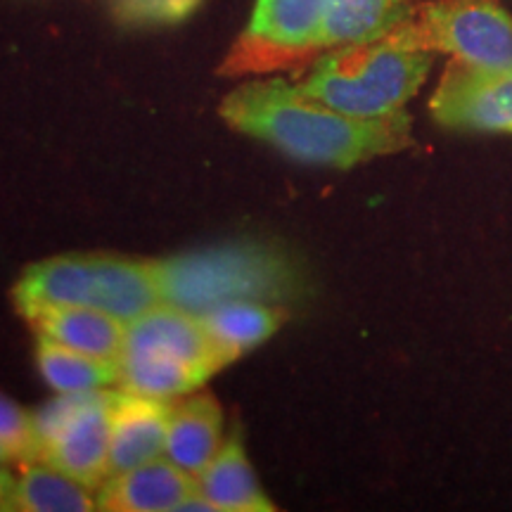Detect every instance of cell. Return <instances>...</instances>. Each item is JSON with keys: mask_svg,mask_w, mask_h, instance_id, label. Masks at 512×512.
I'll return each instance as SVG.
<instances>
[{"mask_svg": "<svg viewBox=\"0 0 512 512\" xmlns=\"http://www.w3.org/2000/svg\"><path fill=\"white\" fill-rule=\"evenodd\" d=\"M223 411L211 392H192L174 401L166 437V458L171 463L200 475L223 444Z\"/></svg>", "mask_w": 512, "mask_h": 512, "instance_id": "obj_14", "label": "cell"}, {"mask_svg": "<svg viewBox=\"0 0 512 512\" xmlns=\"http://www.w3.org/2000/svg\"><path fill=\"white\" fill-rule=\"evenodd\" d=\"M219 114L233 131L275 147L294 162L330 169H354L413 145V119L406 110L377 119L351 117L280 76L240 83L221 100Z\"/></svg>", "mask_w": 512, "mask_h": 512, "instance_id": "obj_1", "label": "cell"}, {"mask_svg": "<svg viewBox=\"0 0 512 512\" xmlns=\"http://www.w3.org/2000/svg\"><path fill=\"white\" fill-rule=\"evenodd\" d=\"M119 389H95L55 434L43 441L38 460L50 463L98 491L110 477L112 406Z\"/></svg>", "mask_w": 512, "mask_h": 512, "instance_id": "obj_8", "label": "cell"}, {"mask_svg": "<svg viewBox=\"0 0 512 512\" xmlns=\"http://www.w3.org/2000/svg\"><path fill=\"white\" fill-rule=\"evenodd\" d=\"M12 304L22 318L46 306H93L131 323L164 302L152 259L62 254L24 268Z\"/></svg>", "mask_w": 512, "mask_h": 512, "instance_id": "obj_4", "label": "cell"}, {"mask_svg": "<svg viewBox=\"0 0 512 512\" xmlns=\"http://www.w3.org/2000/svg\"><path fill=\"white\" fill-rule=\"evenodd\" d=\"M171 408L174 401L150 399L119 389L112 406L110 477L157 458H166Z\"/></svg>", "mask_w": 512, "mask_h": 512, "instance_id": "obj_11", "label": "cell"}, {"mask_svg": "<svg viewBox=\"0 0 512 512\" xmlns=\"http://www.w3.org/2000/svg\"><path fill=\"white\" fill-rule=\"evenodd\" d=\"M209 377L181 358L152 349H124L119 356L117 389L150 399L174 401L204 387Z\"/></svg>", "mask_w": 512, "mask_h": 512, "instance_id": "obj_17", "label": "cell"}, {"mask_svg": "<svg viewBox=\"0 0 512 512\" xmlns=\"http://www.w3.org/2000/svg\"><path fill=\"white\" fill-rule=\"evenodd\" d=\"M152 266L162 302L195 316L230 302L287 306L306 292L299 261L271 242H233L152 259Z\"/></svg>", "mask_w": 512, "mask_h": 512, "instance_id": "obj_2", "label": "cell"}, {"mask_svg": "<svg viewBox=\"0 0 512 512\" xmlns=\"http://www.w3.org/2000/svg\"><path fill=\"white\" fill-rule=\"evenodd\" d=\"M0 441L15 453L17 465L38 460L41 456V434L36 427V415L0 394Z\"/></svg>", "mask_w": 512, "mask_h": 512, "instance_id": "obj_21", "label": "cell"}, {"mask_svg": "<svg viewBox=\"0 0 512 512\" xmlns=\"http://www.w3.org/2000/svg\"><path fill=\"white\" fill-rule=\"evenodd\" d=\"M415 5V0H328L320 53L389 36L411 19Z\"/></svg>", "mask_w": 512, "mask_h": 512, "instance_id": "obj_15", "label": "cell"}, {"mask_svg": "<svg viewBox=\"0 0 512 512\" xmlns=\"http://www.w3.org/2000/svg\"><path fill=\"white\" fill-rule=\"evenodd\" d=\"M197 489L216 512H275L247 456L240 420L233 422L219 453L197 475Z\"/></svg>", "mask_w": 512, "mask_h": 512, "instance_id": "obj_12", "label": "cell"}, {"mask_svg": "<svg viewBox=\"0 0 512 512\" xmlns=\"http://www.w3.org/2000/svg\"><path fill=\"white\" fill-rule=\"evenodd\" d=\"M124 349L164 351L190 363L207 377L228 368L226 358L209 337L202 318L171 304H159L126 323Z\"/></svg>", "mask_w": 512, "mask_h": 512, "instance_id": "obj_9", "label": "cell"}, {"mask_svg": "<svg viewBox=\"0 0 512 512\" xmlns=\"http://www.w3.org/2000/svg\"><path fill=\"white\" fill-rule=\"evenodd\" d=\"M434 121L453 131L512 133V69L451 60L430 100Z\"/></svg>", "mask_w": 512, "mask_h": 512, "instance_id": "obj_7", "label": "cell"}, {"mask_svg": "<svg viewBox=\"0 0 512 512\" xmlns=\"http://www.w3.org/2000/svg\"><path fill=\"white\" fill-rule=\"evenodd\" d=\"M197 477L157 458L107 479L98 489L102 512H178L183 501L197 494Z\"/></svg>", "mask_w": 512, "mask_h": 512, "instance_id": "obj_10", "label": "cell"}, {"mask_svg": "<svg viewBox=\"0 0 512 512\" xmlns=\"http://www.w3.org/2000/svg\"><path fill=\"white\" fill-rule=\"evenodd\" d=\"M24 320L36 337L53 339L81 354L119 361L126 344V323L93 306H46Z\"/></svg>", "mask_w": 512, "mask_h": 512, "instance_id": "obj_13", "label": "cell"}, {"mask_svg": "<svg viewBox=\"0 0 512 512\" xmlns=\"http://www.w3.org/2000/svg\"><path fill=\"white\" fill-rule=\"evenodd\" d=\"M10 463H17V458H15V453L10 451L8 446L3 444V441H0V465H10Z\"/></svg>", "mask_w": 512, "mask_h": 512, "instance_id": "obj_23", "label": "cell"}, {"mask_svg": "<svg viewBox=\"0 0 512 512\" xmlns=\"http://www.w3.org/2000/svg\"><path fill=\"white\" fill-rule=\"evenodd\" d=\"M36 366L57 394L95 392L119 384V361L81 354L46 337H36Z\"/></svg>", "mask_w": 512, "mask_h": 512, "instance_id": "obj_19", "label": "cell"}, {"mask_svg": "<svg viewBox=\"0 0 512 512\" xmlns=\"http://www.w3.org/2000/svg\"><path fill=\"white\" fill-rule=\"evenodd\" d=\"M98 491L67 475L60 467L29 460L15 472L12 512H93Z\"/></svg>", "mask_w": 512, "mask_h": 512, "instance_id": "obj_18", "label": "cell"}, {"mask_svg": "<svg viewBox=\"0 0 512 512\" xmlns=\"http://www.w3.org/2000/svg\"><path fill=\"white\" fill-rule=\"evenodd\" d=\"M200 318L230 366L283 328L290 318V309L261 302H230L202 313Z\"/></svg>", "mask_w": 512, "mask_h": 512, "instance_id": "obj_16", "label": "cell"}, {"mask_svg": "<svg viewBox=\"0 0 512 512\" xmlns=\"http://www.w3.org/2000/svg\"><path fill=\"white\" fill-rule=\"evenodd\" d=\"M202 0H110L112 17L121 27H166L188 19Z\"/></svg>", "mask_w": 512, "mask_h": 512, "instance_id": "obj_20", "label": "cell"}, {"mask_svg": "<svg viewBox=\"0 0 512 512\" xmlns=\"http://www.w3.org/2000/svg\"><path fill=\"white\" fill-rule=\"evenodd\" d=\"M392 34L482 69H512V17L498 0H427Z\"/></svg>", "mask_w": 512, "mask_h": 512, "instance_id": "obj_5", "label": "cell"}, {"mask_svg": "<svg viewBox=\"0 0 512 512\" xmlns=\"http://www.w3.org/2000/svg\"><path fill=\"white\" fill-rule=\"evenodd\" d=\"M328 0H256L247 27L219 64L226 79L266 76L311 64L320 55Z\"/></svg>", "mask_w": 512, "mask_h": 512, "instance_id": "obj_6", "label": "cell"}, {"mask_svg": "<svg viewBox=\"0 0 512 512\" xmlns=\"http://www.w3.org/2000/svg\"><path fill=\"white\" fill-rule=\"evenodd\" d=\"M434 55L389 34L377 41L325 50L294 83L332 110L377 119L406 110V102L427 81Z\"/></svg>", "mask_w": 512, "mask_h": 512, "instance_id": "obj_3", "label": "cell"}, {"mask_svg": "<svg viewBox=\"0 0 512 512\" xmlns=\"http://www.w3.org/2000/svg\"><path fill=\"white\" fill-rule=\"evenodd\" d=\"M12 496H15V472L0 465V512H12Z\"/></svg>", "mask_w": 512, "mask_h": 512, "instance_id": "obj_22", "label": "cell"}]
</instances>
